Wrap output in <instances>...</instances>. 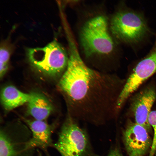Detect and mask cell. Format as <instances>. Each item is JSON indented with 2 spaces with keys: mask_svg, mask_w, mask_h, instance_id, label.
Listing matches in <instances>:
<instances>
[{
  "mask_svg": "<svg viewBox=\"0 0 156 156\" xmlns=\"http://www.w3.org/2000/svg\"><path fill=\"white\" fill-rule=\"evenodd\" d=\"M70 45L67 66L59 83L68 100V114L95 125L104 124L111 116L114 78L88 67L73 42Z\"/></svg>",
  "mask_w": 156,
  "mask_h": 156,
  "instance_id": "6da1fadb",
  "label": "cell"
},
{
  "mask_svg": "<svg viewBox=\"0 0 156 156\" xmlns=\"http://www.w3.org/2000/svg\"><path fill=\"white\" fill-rule=\"evenodd\" d=\"M80 39L84 53L88 57L109 55L115 48L108 30L107 18L102 15L92 17L85 23L81 29Z\"/></svg>",
  "mask_w": 156,
  "mask_h": 156,
  "instance_id": "7a4b0ae2",
  "label": "cell"
},
{
  "mask_svg": "<svg viewBox=\"0 0 156 156\" xmlns=\"http://www.w3.org/2000/svg\"><path fill=\"white\" fill-rule=\"evenodd\" d=\"M53 146L61 156H96L87 131L68 114Z\"/></svg>",
  "mask_w": 156,
  "mask_h": 156,
  "instance_id": "3957f363",
  "label": "cell"
},
{
  "mask_svg": "<svg viewBox=\"0 0 156 156\" xmlns=\"http://www.w3.org/2000/svg\"><path fill=\"white\" fill-rule=\"evenodd\" d=\"M110 29L116 39L130 45L140 42L149 31L143 15L127 8L119 9L114 14Z\"/></svg>",
  "mask_w": 156,
  "mask_h": 156,
  "instance_id": "277c9868",
  "label": "cell"
},
{
  "mask_svg": "<svg viewBox=\"0 0 156 156\" xmlns=\"http://www.w3.org/2000/svg\"><path fill=\"white\" fill-rule=\"evenodd\" d=\"M26 53L32 66L48 75H59L67 67L69 57L64 47L56 40L43 47L28 48Z\"/></svg>",
  "mask_w": 156,
  "mask_h": 156,
  "instance_id": "5b68a950",
  "label": "cell"
},
{
  "mask_svg": "<svg viewBox=\"0 0 156 156\" xmlns=\"http://www.w3.org/2000/svg\"><path fill=\"white\" fill-rule=\"evenodd\" d=\"M31 135L27 126L20 122L1 127L0 156H31L35 150L28 145Z\"/></svg>",
  "mask_w": 156,
  "mask_h": 156,
  "instance_id": "8992f818",
  "label": "cell"
},
{
  "mask_svg": "<svg viewBox=\"0 0 156 156\" xmlns=\"http://www.w3.org/2000/svg\"><path fill=\"white\" fill-rule=\"evenodd\" d=\"M148 133L135 122L128 123L123 132V139L129 156H144L146 154L152 142Z\"/></svg>",
  "mask_w": 156,
  "mask_h": 156,
  "instance_id": "52a82bcc",
  "label": "cell"
},
{
  "mask_svg": "<svg viewBox=\"0 0 156 156\" xmlns=\"http://www.w3.org/2000/svg\"><path fill=\"white\" fill-rule=\"evenodd\" d=\"M156 98L155 89L148 87L137 94L131 104V109L135 123L143 127L149 133L151 132L152 129L148 122V117Z\"/></svg>",
  "mask_w": 156,
  "mask_h": 156,
  "instance_id": "ba28073f",
  "label": "cell"
},
{
  "mask_svg": "<svg viewBox=\"0 0 156 156\" xmlns=\"http://www.w3.org/2000/svg\"><path fill=\"white\" fill-rule=\"evenodd\" d=\"M23 120L31 133V137L28 143L29 148L45 150L53 146L52 137L56 127V124H49L45 120L25 118H23Z\"/></svg>",
  "mask_w": 156,
  "mask_h": 156,
  "instance_id": "9c48e42d",
  "label": "cell"
},
{
  "mask_svg": "<svg viewBox=\"0 0 156 156\" xmlns=\"http://www.w3.org/2000/svg\"><path fill=\"white\" fill-rule=\"evenodd\" d=\"M30 94V97L27 102V114L35 120H45L53 110L51 104L40 93L32 92Z\"/></svg>",
  "mask_w": 156,
  "mask_h": 156,
  "instance_id": "30bf717a",
  "label": "cell"
},
{
  "mask_svg": "<svg viewBox=\"0 0 156 156\" xmlns=\"http://www.w3.org/2000/svg\"><path fill=\"white\" fill-rule=\"evenodd\" d=\"M30 97V93L22 92L11 85L4 88L1 92V102L4 108L7 111H10L27 103Z\"/></svg>",
  "mask_w": 156,
  "mask_h": 156,
  "instance_id": "8fae6325",
  "label": "cell"
},
{
  "mask_svg": "<svg viewBox=\"0 0 156 156\" xmlns=\"http://www.w3.org/2000/svg\"><path fill=\"white\" fill-rule=\"evenodd\" d=\"M10 57L9 50L5 47H1L0 50V76H3L8 68Z\"/></svg>",
  "mask_w": 156,
  "mask_h": 156,
  "instance_id": "7c38bea8",
  "label": "cell"
},
{
  "mask_svg": "<svg viewBox=\"0 0 156 156\" xmlns=\"http://www.w3.org/2000/svg\"><path fill=\"white\" fill-rule=\"evenodd\" d=\"M148 122L154 130V135L149 156H154L156 151V110L151 111L148 117Z\"/></svg>",
  "mask_w": 156,
  "mask_h": 156,
  "instance_id": "4fadbf2b",
  "label": "cell"
},
{
  "mask_svg": "<svg viewBox=\"0 0 156 156\" xmlns=\"http://www.w3.org/2000/svg\"><path fill=\"white\" fill-rule=\"evenodd\" d=\"M107 156H123L119 149L116 148L112 149Z\"/></svg>",
  "mask_w": 156,
  "mask_h": 156,
  "instance_id": "5bb4252c",
  "label": "cell"
}]
</instances>
